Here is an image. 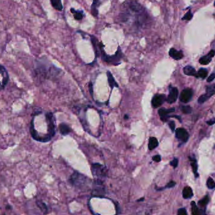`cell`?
<instances>
[{
    "label": "cell",
    "instance_id": "1",
    "mask_svg": "<svg viewBox=\"0 0 215 215\" xmlns=\"http://www.w3.org/2000/svg\"><path fill=\"white\" fill-rule=\"evenodd\" d=\"M92 173L94 176L97 177L98 178H103L106 176L107 172L105 167L103 166L102 165L95 163L92 164Z\"/></svg>",
    "mask_w": 215,
    "mask_h": 215
},
{
    "label": "cell",
    "instance_id": "2",
    "mask_svg": "<svg viewBox=\"0 0 215 215\" xmlns=\"http://www.w3.org/2000/svg\"><path fill=\"white\" fill-rule=\"evenodd\" d=\"M70 182L76 186H81L86 182V177L80 173L75 172L70 178Z\"/></svg>",
    "mask_w": 215,
    "mask_h": 215
},
{
    "label": "cell",
    "instance_id": "3",
    "mask_svg": "<svg viewBox=\"0 0 215 215\" xmlns=\"http://www.w3.org/2000/svg\"><path fill=\"white\" fill-rule=\"evenodd\" d=\"M214 94H215V84L208 86L206 87V93L204 94L201 95V96L199 98V99H198V103H204Z\"/></svg>",
    "mask_w": 215,
    "mask_h": 215
},
{
    "label": "cell",
    "instance_id": "4",
    "mask_svg": "<svg viewBox=\"0 0 215 215\" xmlns=\"http://www.w3.org/2000/svg\"><path fill=\"white\" fill-rule=\"evenodd\" d=\"M176 136L177 139H179L183 142H186L189 138V134L188 131L184 129L179 128L176 130Z\"/></svg>",
    "mask_w": 215,
    "mask_h": 215
},
{
    "label": "cell",
    "instance_id": "5",
    "mask_svg": "<svg viewBox=\"0 0 215 215\" xmlns=\"http://www.w3.org/2000/svg\"><path fill=\"white\" fill-rule=\"evenodd\" d=\"M193 91L190 89H184L180 95V101L183 103H188L192 98Z\"/></svg>",
    "mask_w": 215,
    "mask_h": 215
},
{
    "label": "cell",
    "instance_id": "6",
    "mask_svg": "<svg viewBox=\"0 0 215 215\" xmlns=\"http://www.w3.org/2000/svg\"><path fill=\"white\" fill-rule=\"evenodd\" d=\"M165 100V98L164 95L157 94L152 99V105L153 107L155 108H159L162 105Z\"/></svg>",
    "mask_w": 215,
    "mask_h": 215
},
{
    "label": "cell",
    "instance_id": "7",
    "mask_svg": "<svg viewBox=\"0 0 215 215\" xmlns=\"http://www.w3.org/2000/svg\"><path fill=\"white\" fill-rule=\"evenodd\" d=\"M178 89L176 88H172L170 90V93H169L167 98V103L172 104V103L176 102L177 100V97H178Z\"/></svg>",
    "mask_w": 215,
    "mask_h": 215
},
{
    "label": "cell",
    "instance_id": "8",
    "mask_svg": "<svg viewBox=\"0 0 215 215\" xmlns=\"http://www.w3.org/2000/svg\"><path fill=\"white\" fill-rule=\"evenodd\" d=\"M215 55V51L213 50L211 51L207 55L202 57L200 59V63L202 65H207L212 60V58Z\"/></svg>",
    "mask_w": 215,
    "mask_h": 215
},
{
    "label": "cell",
    "instance_id": "9",
    "mask_svg": "<svg viewBox=\"0 0 215 215\" xmlns=\"http://www.w3.org/2000/svg\"><path fill=\"white\" fill-rule=\"evenodd\" d=\"M174 111H175V109L174 108H170V109L160 108L159 110L158 113H159V115H160L161 119H162L163 122H165V121H167V119L169 117H167V115L170 113L174 112Z\"/></svg>",
    "mask_w": 215,
    "mask_h": 215
},
{
    "label": "cell",
    "instance_id": "10",
    "mask_svg": "<svg viewBox=\"0 0 215 215\" xmlns=\"http://www.w3.org/2000/svg\"><path fill=\"white\" fill-rule=\"evenodd\" d=\"M169 56L175 60H180L183 57V53L182 51H177L175 48H172L169 51Z\"/></svg>",
    "mask_w": 215,
    "mask_h": 215
},
{
    "label": "cell",
    "instance_id": "11",
    "mask_svg": "<svg viewBox=\"0 0 215 215\" xmlns=\"http://www.w3.org/2000/svg\"><path fill=\"white\" fill-rule=\"evenodd\" d=\"M0 77H3L6 78V79H9V75H8V73L6 71V69L4 66H3L1 64H0ZM5 87L3 86L2 81L0 80V90L5 89Z\"/></svg>",
    "mask_w": 215,
    "mask_h": 215
},
{
    "label": "cell",
    "instance_id": "12",
    "mask_svg": "<svg viewBox=\"0 0 215 215\" xmlns=\"http://www.w3.org/2000/svg\"><path fill=\"white\" fill-rule=\"evenodd\" d=\"M183 72L185 75H187V76H194L197 78L198 77L197 73L196 71V70L194 69L193 67H191V66H189V65L185 66V67H184L183 69Z\"/></svg>",
    "mask_w": 215,
    "mask_h": 215
},
{
    "label": "cell",
    "instance_id": "13",
    "mask_svg": "<svg viewBox=\"0 0 215 215\" xmlns=\"http://www.w3.org/2000/svg\"><path fill=\"white\" fill-rule=\"evenodd\" d=\"M107 76H108V83L111 88L112 89L115 88V87L118 88V84L117 83V82H116L115 79H114L113 75L110 71H107Z\"/></svg>",
    "mask_w": 215,
    "mask_h": 215
},
{
    "label": "cell",
    "instance_id": "14",
    "mask_svg": "<svg viewBox=\"0 0 215 215\" xmlns=\"http://www.w3.org/2000/svg\"><path fill=\"white\" fill-rule=\"evenodd\" d=\"M52 6L58 11H62L63 10V5L61 0H50Z\"/></svg>",
    "mask_w": 215,
    "mask_h": 215
},
{
    "label": "cell",
    "instance_id": "15",
    "mask_svg": "<svg viewBox=\"0 0 215 215\" xmlns=\"http://www.w3.org/2000/svg\"><path fill=\"white\" fill-rule=\"evenodd\" d=\"M183 195L185 199H189V198H191L193 196L192 189L188 186L185 187L183 191Z\"/></svg>",
    "mask_w": 215,
    "mask_h": 215
},
{
    "label": "cell",
    "instance_id": "16",
    "mask_svg": "<svg viewBox=\"0 0 215 215\" xmlns=\"http://www.w3.org/2000/svg\"><path fill=\"white\" fill-rule=\"evenodd\" d=\"M159 145V142L157 139L154 136H151L149 139V143H148V148L150 150H153Z\"/></svg>",
    "mask_w": 215,
    "mask_h": 215
},
{
    "label": "cell",
    "instance_id": "17",
    "mask_svg": "<svg viewBox=\"0 0 215 215\" xmlns=\"http://www.w3.org/2000/svg\"><path fill=\"white\" fill-rule=\"evenodd\" d=\"M71 12L72 13H73L74 17L76 20H82V18H83L84 14H83V11H79V10L76 11V10H75L74 8H71Z\"/></svg>",
    "mask_w": 215,
    "mask_h": 215
},
{
    "label": "cell",
    "instance_id": "18",
    "mask_svg": "<svg viewBox=\"0 0 215 215\" xmlns=\"http://www.w3.org/2000/svg\"><path fill=\"white\" fill-rule=\"evenodd\" d=\"M59 130L62 135H66L69 133L71 129H70L69 126L67 125H66L65 123H62L59 125Z\"/></svg>",
    "mask_w": 215,
    "mask_h": 215
},
{
    "label": "cell",
    "instance_id": "19",
    "mask_svg": "<svg viewBox=\"0 0 215 215\" xmlns=\"http://www.w3.org/2000/svg\"><path fill=\"white\" fill-rule=\"evenodd\" d=\"M189 160H191V167L193 168V172L194 173V175H195V177H198V173H197V162H196V160L194 158L191 157H189Z\"/></svg>",
    "mask_w": 215,
    "mask_h": 215
},
{
    "label": "cell",
    "instance_id": "20",
    "mask_svg": "<svg viewBox=\"0 0 215 215\" xmlns=\"http://www.w3.org/2000/svg\"><path fill=\"white\" fill-rule=\"evenodd\" d=\"M37 204L38 206V207L41 209L42 211L44 212V214H47L48 211V208L47 207L46 204L44 202L40 201H37Z\"/></svg>",
    "mask_w": 215,
    "mask_h": 215
},
{
    "label": "cell",
    "instance_id": "21",
    "mask_svg": "<svg viewBox=\"0 0 215 215\" xmlns=\"http://www.w3.org/2000/svg\"><path fill=\"white\" fill-rule=\"evenodd\" d=\"M197 73L198 77H201L202 79H204L208 75V71L206 69H201L198 71Z\"/></svg>",
    "mask_w": 215,
    "mask_h": 215
},
{
    "label": "cell",
    "instance_id": "22",
    "mask_svg": "<svg viewBox=\"0 0 215 215\" xmlns=\"http://www.w3.org/2000/svg\"><path fill=\"white\" fill-rule=\"evenodd\" d=\"M192 206V214L193 215H200L201 214L200 209L197 208L196 203L194 201L191 202Z\"/></svg>",
    "mask_w": 215,
    "mask_h": 215
},
{
    "label": "cell",
    "instance_id": "23",
    "mask_svg": "<svg viewBox=\"0 0 215 215\" xmlns=\"http://www.w3.org/2000/svg\"><path fill=\"white\" fill-rule=\"evenodd\" d=\"M209 197L208 196H205L202 199H201V200H200V201L198 202V204H199L201 207H204L206 205L208 204V203L209 202Z\"/></svg>",
    "mask_w": 215,
    "mask_h": 215
},
{
    "label": "cell",
    "instance_id": "24",
    "mask_svg": "<svg viewBox=\"0 0 215 215\" xmlns=\"http://www.w3.org/2000/svg\"><path fill=\"white\" fill-rule=\"evenodd\" d=\"M206 185L209 189H214L215 188V183L214 180L211 178V177H209L207 180V182H206Z\"/></svg>",
    "mask_w": 215,
    "mask_h": 215
},
{
    "label": "cell",
    "instance_id": "25",
    "mask_svg": "<svg viewBox=\"0 0 215 215\" xmlns=\"http://www.w3.org/2000/svg\"><path fill=\"white\" fill-rule=\"evenodd\" d=\"M182 111L185 114H189L192 112V108L189 106H183L182 107Z\"/></svg>",
    "mask_w": 215,
    "mask_h": 215
},
{
    "label": "cell",
    "instance_id": "26",
    "mask_svg": "<svg viewBox=\"0 0 215 215\" xmlns=\"http://www.w3.org/2000/svg\"><path fill=\"white\" fill-rule=\"evenodd\" d=\"M193 18V14L191 13V11L189 10L188 13H185L184 16L183 17V20H191Z\"/></svg>",
    "mask_w": 215,
    "mask_h": 215
},
{
    "label": "cell",
    "instance_id": "27",
    "mask_svg": "<svg viewBox=\"0 0 215 215\" xmlns=\"http://www.w3.org/2000/svg\"><path fill=\"white\" fill-rule=\"evenodd\" d=\"M177 215H188L186 210L184 208L179 209L178 211H177Z\"/></svg>",
    "mask_w": 215,
    "mask_h": 215
},
{
    "label": "cell",
    "instance_id": "28",
    "mask_svg": "<svg viewBox=\"0 0 215 215\" xmlns=\"http://www.w3.org/2000/svg\"><path fill=\"white\" fill-rule=\"evenodd\" d=\"M170 164L172 165V166L174 167V168H176L177 167V165H178V160H177V159H174L173 160H172L171 162H170Z\"/></svg>",
    "mask_w": 215,
    "mask_h": 215
},
{
    "label": "cell",
    "instance_id": "29",
    "mask_svg": "<svg viewBox=\"0 0 215 215\" xmlns=\"http://www.w3.org/2000/svg\"><path fill=\"white\" fill-rule=\"evenodd\" d=\"M152 160L156 162H159L161 160V157L159 155H156L152 157Z\"/></svg>",
    "mask_w": 215,
    "mask_h": 215
},
{
    "label": "cell",
    "instance_id": "30",
    "mask_svg": "<svg viewBox=\"0 0 215 215\" xmlns=\"http://www.w3.org/2000/svg\"><path fill=\"white\" fill-rule=\"evenodd\" d=\"M176 185V183L174 181H171L166 185L165 186V188H173L174 185Z\"/></svg>",
    "mask_w": 215,
    "mask_h": 215
},
{
    "label": "cell",
    "instance_id": "31",
    "mask_svg": "<svg viewBox=\"0 0 215 215\" xmlns=\"http://www.w3.org/2000/svg\"><path fill=\"white\" fill-rule=\"evenodd\" d=\"M214 78H215V72H214L213 74H211V75L209 76V77L208 78L207 81L208 82H211V81H213L214 79Z\"/></svg>",
    "mask_w": 215,
    "mask_h": 215
},
{
    "label": "cell",
    "instance_id": "32",
    "mask_svg": "<svg viewBox=\"0 0 215 215\" xmlns=\"http://www.w3.org/2000/svg\"><path fill=\"white\" fill-rule=\"evenodd\" d=\"M169 127H170V129H171V130L172 131H174L175 130V127H176V125H175V123L174 122H171L170 123H169Z\"/></svg>",
    "mask_w": 215,
    "mask_h": 215
},
{
    "label": "cell",
    "instance_id": "33",
    "mask_svg": "<svg viewBox=\"0 0 215 215\" xmlns=\"http://www.w3.org/2000/svg\"><path fill=\"white\" fill-rule=\"evenodd\" d=\"M89 92H90V94L92 96H93V86L91 84V83H90L89 85Z\"/></svg>",
    "mask_w": 215,
    "mask_h": 215
},
{
    "label": "cell",
    "instance_id": "34",
    "mask_svg": "<svg viewBox=\"0 0 215 215\" xmlns=\"http://www.w3.org/2000/svg\"><path fill=\"white\" fill-rule=\"evenodd\" d=\"M207 123L209 125H213V124L215 123V118L214 119H212V120L208 121L207 122Z\"/></svg>",
    "mask_w": 215,
    "mask_h": 215
},
{
    "label": "cell",
    "instance_id": "35",
    "mask_svg": "<svg viewBox=\"0 0 215 215\" xmlns=\"http://www.w3.org/2000/svg\"><path fill=\"white\" fill-rule=\"evenodd\" d=\"M143 200H144V198H143V197H142V198H141V199L138 200H137V201H143Z\"/></svg>",
    "mask_w": 215,
    "mask_h": 215
},
{
    "label": "cell",
    "instance_id": "36",
    "mask_svg": "<svg viewBox=\"0 0 215 215\" xmlns=\"http://www.w3.org/2000/svg\"><path fill=\"white\" fill-rule=\"evenodd\" d=\"M127 118H129V117H128L127 115H125V119H127Z\"/></svg>",
    "mask_w": 215,
    "mask_h": 215
},
{
    "label": "cell",
    "instance_id": "37",
    "mask_svg": "<svg viewBox=\"0 0 215 215\" xmlns=\"http://www.w3.org/2000/svg\"><path fill=\"white\" fill-rule=\"evenodd\" d=\"M214 6H215V1H214Z\"/></svg>",
    "mask_w": 215,
    "mask_h": 215
}]
</instances>
